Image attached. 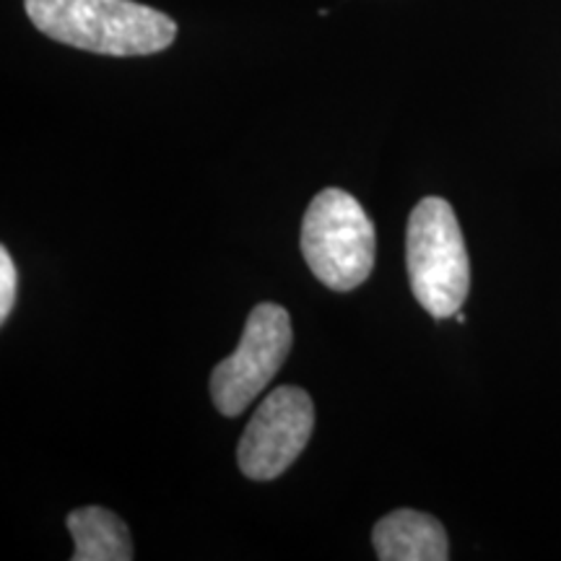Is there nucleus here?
<instances>
[{"instance_id": "nucleus-1", "label": "nucleus", "mask_w": 561, "mask_h": 561, "mask_svg": "<svg viewBox=\"0 0 561 561\" xmlns=\"http://www.w3.org/2000/svg\"><path fill=\"white\" fill-rule=\"evenodd\" d=\"M24 11L53 42L110 58H146L178 39L172 16L136 0H24Z\"/></svg>"}, {"instance_id": "nucleus-2", "label": "nucleus", "mask_w": 561, "mask_h": 561, "mask_svg": "<svg viewBox=\"0 0 561 561\" xmlns=\"http://www.w3.org/2000/svg\"><path fill=\"white\" fill-rule=\"evenodd\" d=\"M405 268L413 297L434 320L460 312L471 291V257L458 216L437 195L421 198L405 229Z\"/></svg>"}, {"instance_id": "nucleus-3", "label": "nucleus", "mask_w": 561, "mask_h": 561, "mask_svg": "<svg viewBox=\"0 0 561 561\" xmlns=\"http://www.w3.org/2000/svg\"><path fill=\"white\" fill-rule=\"evenodd\" d=\"M301 255L333 291H354L375 268V224L362 203L339 187L318 193L301 221Z\"/></svg>"}, {"instance_id": "nucleus-4", "label": "nucleus", "mask_w": 561, "mask_h": 561, "mask_svg": "<svg viewBox=\"0 0 561 561\" xmlns=\"http://www.w3.org/2000/svg\"><path fill=\"white\" fill-rule=\"evenodd\" d=\"M294 343L289 312L261 301L244 322L240 346L210 371V398L224 416L234 419L252 405L284 367Z\"/></svg>"}, {"instance_id": "nucleus-5", "label": "nucleus", "mask_w": 561, "mask_h": 561, "mask_svg": "<svg viewBox=\"0 0 561 561\" xmlns=\"http://www.w3.org/2000/svg\"><path fill=\"white\" fill-rule=\"evenodd\" d=\"M314 430V403L310 392L280 385L271 390L252 413L237 445V466L252 481H273L305 453Z\"/></svg>"}, {"instance_id": "nucleus-6", "label": "nucleus", "mask_w": 561, "mask_h": 561, "mask_svg": "<svg viewBox=\"0 0 561 561\" xmlns=\"http://www.w3.org/2000/svg\"><path fill=\"white\" fill-rule=\"evenodd\" d=\"M371 546L382 561H447L450 538L434 515L419 510H396L371 530Z\"/></svg>"}, {"instance_id": "nucleus-7", "label": "nucleus", "mask_w": 561, "mask_h": 561, "mask_svg": "<svg viewBox=\"0 0 561 561\" xmlns=\"http://www.w3.org/2000/svg\"><path fill=\"white\" fill-rule=\"evenodd\" d=\"M76 561H130L136 557L133 538L123 517L104 507H81L68 515Z\"/></svg>"}, {"instance_id": "nucleus-8", "label": "nucleus", "mask_w": 561, "mask_h": 561, "mask_svg": "<svg viewBox=\"0 0 561 561\" xmlns=\"http://www.w3.org/2000/svg\"><path fill=\"white\" fill-rule=\"evenodd\" d=\"M16 265L11 261V252L0 248V322L11 318L13 301H16Z\"/></svg>"}]
</instances>
